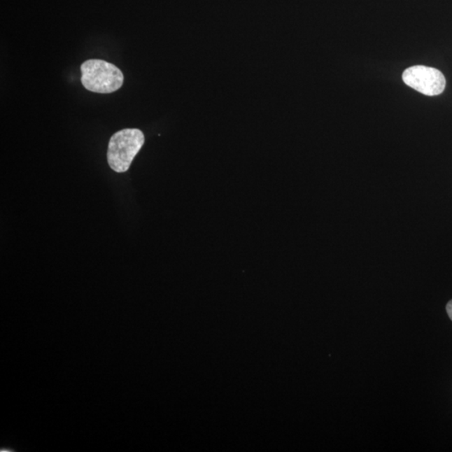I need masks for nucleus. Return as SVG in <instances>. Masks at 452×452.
Listing matches in <instances>:
<instances>
[{
    "label": "nucleus",
    "instance_id": "obj_1",
    "mask_svg": "<svg viewBox=\"0 0 452 452\" xmlns=\"http://www.w3.org/2000/svg\"><path fill=\"white\" fill-rule=\"evenodd\" d=\"M82 83L87 90L102 94L116 92L125 80L122 72L104 59H91L80 66Z\"/></svg>",
    "mask_w": 452,
    "mask_h": 452
},
{
    "label": "nucleus",
    "instance_id": "obj_2",
    "mask_svg": "<svg viewBox=\"0 0 452 452\" xmlns=\"http://www.w3.org/2000/svg\"><path fill=\"white\" fill-rule=\"evenodd\" d=\"M144 142V135L139 129H126L114 134L108 149L110 168L117 173L127 172Z\"/></svg>",
    "mask_w": 452,
    "mask_h": 452
},
{
    "label": "nucleus",
    "instance_id": "obj_3",
    "mask_svg": "<svg viewBox=\"0 0 452 452\" xmlns=\"http://www.w3.org/2000/svg\"><path fill=\"white\" fill-rule=\"evenodd\" d=\"M403 80L407 86L430 97L440 95L446 87L444 75L436 68L425 66L408 68L404 71Z\"/></svg>",
    "mask_w": 452,
    "mask_h": 452
},
{
    "label": "nucleus",
    "instance_id": "obj_4",
    "mask_svg": "<svg viewBox=\"0 0 452 452\" xmlns=\"http://www.w3.org/2000/svg\"><path fill=\"white\" fill-rule=\"evenodd\" d=\"M446 312L449 313L450 318L452 320V300L446 305Z\"/></svg>",
    "mask_w": 452,
    "mask_h": 452
}]
</instances>
